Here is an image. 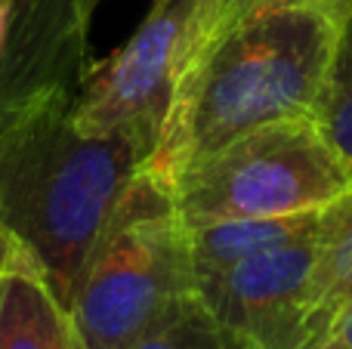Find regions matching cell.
I'll list each match as a JSON object with an SVG mask.
<instances>
[{
	"label": "cell",
	"instance_id": "obj_1",
	"mask_svg": "<svg viewBox=\"0 0 352 349\" xmlns=\"http://www.w3.org/2000/svg\"><path fill=\"white\" fill-rule=\"evenodd\" d=\"M343 16L316 0H254L188 56L142 170L173 195L213 152L266 124L312 117Z\"/></svg>",
	"mask_w": 352,
	"mask_h": 349
},
{
	"label": "cell",
	"instance_id": "obj_2",
	"mask_svg": "<svg viewBox=\"0 0 352 349\" xmlns=\"http://www.w3.org/2000/svg\"><path fill=\"white\" fill-rule=\"evenodd\" d=\"M155 142L146 127L80 130L72 87L0 99V235L37 260L65 309Z\"/></svg>",
	"mask_w": 352,
	"mask_h": 349
},
{
	"label": "cell",
	"instance_id": "obj_3",
	"mask_svg": "<svg viewBox=\"0 0 352 349\" xmlns=\"http://www.w3.org/2000/svg\"><path fill=\"white\" fill-rule=\"evenodd\" d=\"M195 291L186 223L173 195L136 173L68 300L80 349H121Z\"/></svg>",
	"mask_w": 352,
	"mask_h": 349
},
{
	"label": "cell",
	"instance_id": "obj_4",
	"mask_svg": "<svg viewBox=\"0 0 352 349\" xmlns=\"http://www.w3.org/2000/svg\"><path fill=\"white\" fill-rule=\"evenodd\" d=\"M352 185L349 164L312 117L266 124L195 164L176 183L186 226L322 210Z\"/></svg>",
	"mask_w": 352,
	"mask_h": 349
},
{
	"label": "cell",
	"instance_id": "obj_5",
	"mask_svg": "<svg viewBox=\"0 0 352 349\" xmlns=\"http://www.w3.org/2000/svg\"><path fill=\"white\" fill-rule=\"evenodd\" d=\"M316 232L195 278L213 319L250 349H300L331 322L312 294Z\"/></svg>",
	"mask_w": 352,
	"mask_h": 349
},
{
	"label": "cell",
	"instance_id": "obj_6",
	"mask_svg": "<svg viewBox=\"0 0 352 349\" xmlns=\"http://www.w3.org/2000/svg\"><path fill=\"white\" fill-rule=\"evenodd\" d=\"M198 0H155L127 43L90 62L74 90V121L87 133L161 130L192 34Z\"/></svg>",
	"mask_w": 352,
	"mask_h": 349
},
{
	"label": "cell",
	"instance_id": "obj_7",
	"mask_svg": "<svg viewBox=\"0 0 352 349\" xmlns=\"http://www.w3.org/2000/svg\"><path fill=\"white\" fill-rule=\"evenodd\" d=\"M10 31L0 59V99L41 87L78 90L87 62V0H6Z\"/></svg>",
	"mask_w": 352,
	"mask_h": 349
},
{
	"label": "cell",
	"instance_id": "obj_8",
	"mask_svg": "<svg viewBox=\"0 0 352 349\" xmlns=\"http://www.w3.org/2000/svg\"><path fill=\"white\" fill-rule=\"evenodd\" d=\"M0 349H80L65 303L16 245L0 260Z\"/></svg>",
	"mask_w": 352,
	"mask_h": 349
},
{
	"label": "cell",
	"instance_id": "obj_9",
	"mask_svg": "<svg viewBox=\"0 0 352 349\" xmlns=\"http://www.w3.org/2000/svg\"><path fill=\"white\" fill-rule=\"evenodd\" d=\"M318 229V210L294 216H241V220H210L186 226L192 275L226 269L263 251L297 241Z\"/></svg>",
	"mask_w": 352,
	"mask_h": 349
},
{
	"label": "cell",
	"instance_id": "obj_10",
	"mask_svg": "<svg viewBox=\"0 0 352 349\" xmlns=\"http://www.w3.org/2000/svg\"><path fill=\"white\" fill-rule=\"evenodd\" d=\"M312 294L328 322L352 300V185L318 210Z\"/></svg>",
	"mask_w": 352,
	"mask_h": 349
},
{
	"label": "cell",
	"instance_id": "obj_11",
	"mask_svg": "<svg viewBox=\"0 0 352 349\" xmlns=\"http://www.w3.org/2000/svg\"><path fill=\"white\" fill-rule=\"evenodd\" d=\"M121 349H250L229 334L195 291L173 300L142 334Z\"/></svg>",
	"mask_w": 352,
	"mask_h": 349
},
{
	"label": "cell",
	"instance_id": "obj_12",
	"mask_svg": "<svg viewBox=\"0 0 352 349\" xmlns=\"http://www.w3.org/2000/svg\"><path fill=\"white\" fill-rule=\"evenodd\" d=\"M312 121L322 127V133L328 136L334 152L352 170V10L340 22L334 59H331L322 96H318L316 111H312Z\"/></svg>",
	"mask_w": 352,
	"mask_h": 349
},
{
	"label": "cell",
	"instance_id": "obj_13",
	"mask_svg": "<svg viewBox=\"0 0 352 349\" xmlns=\"http://www.w3.org/2000/svg\"><path fill=\"white\" fill-rule=\"evenodd\" d=\"M250 3H254V0H198L195 19H192V34H188V47H186L182 62L198 53L210 37H217L219 31H223L238 12L248 10ZM176 78H179V74H176Z\"/></svg>",
	"mask_w": 352,
	"mask_h": 349
},
{
	"label": "cell",
	"instance_id": "obj_14",
	"mask_svg": "<svg viewBox=\"0 0 352 349\" xmlns=\"http://www.w3.org/2000/svg\"><path fill=\"white\" fill-rule=\"evenodd\" d=\"M331 334L343 344V349H352V300L343 303L331 319Z\"/></svg>",
	"mask_w": 352,
	"mask_h": 349
},
{
	"label": "cell",
	"instance_id": "obj_15",
	"mask_svg": "<svg viewBox=\"0 0 352 349\" xmlns=\"http://www.w3.org/2000/svg\"><path fill=\"white\" fill-rule=\"evenodd\" d=\"M300 349H343V344L331 331H324V334H318L316 340H309V344L300 346Z\"/></svg>",
	"mask_w": 352,
	"mask_h": 349
},
{
	"label": "cell",
	"instance_id": "obj_16",
	"mask_svg": "<svg viewBox=\"0 0 352 349\" xmlns=\"http://www.w3.org/2000/svg\"><path fill=\"white\" fill-rule=\"evenodd\" d=\"M6 31H10V6H6V0H0V59L6 49Z\"/></svg>",
	"mask_w": 352,
	"mask_h": 349
},
{
	"label": "cell",
	"instance_id": "obj_17",
	"mask_svg": "<svg viewBox=\"0 0 352 349\" xmlns=\"http://www.w3.org/2000/svg\"><path fill=\"white\" fill-rule=\"evenodd\" d=\"M316 3H328V6H334L340 16H346V12L352 10V0H316Z\"/></svg>",
	"mask_w": 352,
	"mask_h": 349
},
{
	"label": "cell",
	"instance_id": "obj_18",
	"mask_svg": "<svg viewBox=\"0 0 352 349\" xmlns=\"http://www.w3.org/2000/svg\"><path fill=\"white\" fill-rule=\"evenodd\" d=\"M6 247H10V241L3 238V235H0V260H3V254H6Z\"/></svg>",
	"mask_w": 352,
	"mask_h": 349
},
{
	"label": "cell",
	"instance_id": "obj_19",
	"mask_svg": "<svg viewBox=\"0 0 352 349\" xmlns=\"http://www.w3.org/2000/svg\"><path fill=\"white\" fill-rule=\"evenodd\" d=\"M87 3H90V10H96V6H99V0H87Z\"/></svg>",
	"mask_w": 352,
	"mask_h": 349
}]
</instances>
